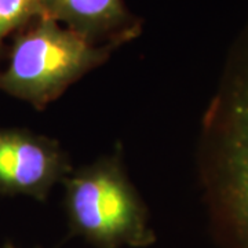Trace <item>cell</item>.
<instances>
[{"label": "cell", "mask_w": 248, "mask_h": 248, "mask_svg": "<svg viewBox=\"0 0 248 248\" xmlns=\"http://www.w3.org/2000/svg\"><path fill=\"white\" fill-rule=\"evenodd\" d=\"M199 166L222 233L233 248H248V36L204 115Z\"/></svg>", "instance_id": "obj_1"}, {"label": "cell", "mask_w": 248, "mask_h": 248, "mask_svg": "<svg viewBox=\"0 0 248 248\" xmlns=\"http://www.w3.org/2000/svg\"><path fill=\"white\" fill-rule=\"evenodd\" d=\"M71 232L97 248H143L156 241L148 208L117 151L73 169L62 181Z\"/></svg>", "instance_id": "obj_2"}, {"label": "cell", "mask_w": 248, "mask_h": 248, "mask_svg": "<svg viewBox=\"0 0 248 248\" xmlns=\"http://www.w3.org/2000/svg\"><path fill=\"white\" fill-rule=\"evenodd\" d=\"M117 46L95 45L53 18H36L18 36L0 90L43 110L89 72L108 61Z\"/></svg>", "instance_id": "obj_3"}, {"label": "cell", "mask_w": 248, "mask_h": 248, "mask_svg": "<svg viewBox=\"0 0 248 248\" xmlns=\"http://www.w3.org/2000/svg\"><path fill=\"white\" fill-rule=\"evenodd\" d=\"M72 170L69 155L57 140L24 128H0V196L45 202Z\"/></svg>", "instance_id": "obj_4"}, {"label": "cell", "mask_w": 248, "mask_h": 248, "mask_svg": "<svg viewBox=\"0 0 248 248\" xmlns=\"http://www.w3.org/2000/svg\"><path fill=\"white\" fill-rule=\"evenodd\" d=\"M46 17L95 45L120 46L140 32L123 0H40Z\"/></svg>", "instance_id": "obj_5"}, {"label": "cell", "mask_w": 248, "mask_h": 248, "mask_svg": "<svg viewBox=\"0 0 248 248\" xmlns=\"http://www.w3.org/2000/svg\"><path fill=\"white\" fill-rule=\"evenodd\" d=\"M45 16L40 0H0V46L19 28Z\"/></svg>", "instance_id": "obj_6"}, {"label": "cell", "mask_w": 248, "mask_h": 248, "mask_svg": "<svg viewBox=\"0 0 248 248\" xmlns=\"http://www.w3.org/2000/svg\"><path fill=\"white\" fill-rule=\"evenodd\" d=\"M0 248H17L14 244H11V243H4L3 246H0Z\"/></svg>", "instance_id": "obj_7"}]
</instances>
